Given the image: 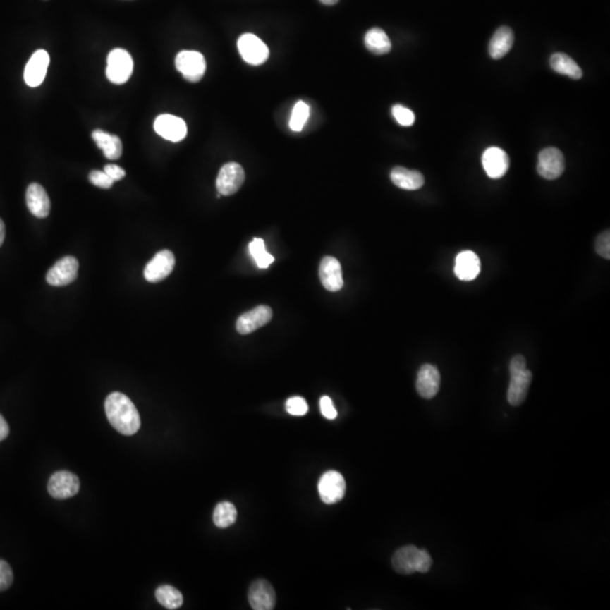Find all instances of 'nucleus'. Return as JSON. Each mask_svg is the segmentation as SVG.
Wrapping results in <instances>:
<instances>
[{"mask_svg": "<svg viewBox=\"0 0 610 610\" xmlns=\"http://www.w3.org/2000/svg\"><path fill=\"white\" fill-rule=\"evenodd\" d=\"M105 413L111 425L123 435H134L140 429V416L134 403L121 392H112L105 401Z\"/></svg>", "mask_w": 610, "mask_h": 610, "instance_id": "obj_1", "label": "nucleus"}, {"mask_svg": "<svg viewBox=\"0 0 610 610\" xmlns=\"http://www.w3.org/2000/svg\"><path fill=\"white\" fill-rule=\"evenodd\" d=\"M392 566L397 573L405 575L414 572L427 573L432 566V557L424 549H418L415 546H405L394 554Z\"/></svg>", "mask_w": 610, "mask_h": 610, "instance_id": "obj_2", "label": "nucleus"}, {"mask_svg": "<svg viewBox=\"0 0 610 610\" xmlns=\"http://www.w3.org/2000/svg\"><path fill=\"white\" fill-rule=\"evenodd\" d=\"M134 71V61L125 49H114L109 54L106 77L111 83L121 85L130 78Z\"/></svg>", "mask_w": 610, "mask_h": 610, "instance_id": "obj_3", "label": "nucleus"}, {"mask_svg": "<svg viewBox=\"0 0 610 610\" xmlns=\"http://www.w3.org/2000/svg\"><path fill=\"white\" fill-rule=\"evenodd\" d=\"M176 67L188 82L197 83L206 73V60L200 52L183 50L176 56Z\"/></svg>", "mask_w": 610, "mask_h": 610, "instance_id": "obj_4", "label": "nucleus"}, {"mask_svg": "<svg viewBox=\"0 0 610 610\" xmlns=\"http://www.w3.org/2000/svg\"><path fill=\"white\" fill-rule=\"evenodd\" d=\"M319 495L326 504H335L343 500L346 492V482L343 475L336 470H329L321 476L318 484Z\"/></svg>", "mask_w": 610, "mask_h": 610, "instance_id": "obj_5", "label": "nucleus"}, {"mask_svg": "<svg viewBox=\"0 0 610 610\" xmlns=\"http://www.w3.org/2000/svg\"><path fill=\"white\" fill-rule=\"evenodd\" d=\"M48 492L58 500L75 496L80 492V480L71 471H57L49 480Z\"/></svg>", "mask_w": 610, "mask_h": 610, "instance_id": "obj_6", "label": "nucleus"}, {"mask_svg": "<svg viewBox=\"0 0 610 610\" xmlns=\"http://www.w3.org/2000/svg\"><path fill=\"white\" fill-rule=\"evenodd\" d=\"M238 48L244 61L250 65H262L269 57L268 47L258 37L251 33L240 37Z\"/></svg>", "mask_w": 610, "mask_h": 610, "instance_id": "obj_7", "label": "nucleus"}, {"mask_svg": "<svg viewBox=\"0 0 610 610\" xmlns=\"http://www.w3.org/2000/svg\"><path fill=\"white\" fill-rule=\"evenodd\" d=\"M245 174L243 168L238 163L231 162L223 165L216 180V188L221 196L234 195L243 185Z\"/></svg>", "mask_w": 610, "mask_h": 610, "instance_id": "obj_8", "label": "nucleus"}, {"mask_svg": "<svg viewBox=\"0 0 610 610\" xmlns=\"http://www.w3.org/2000/svg\"><path fill=\"white\" fill-rule=\"evenodd\" d=\"M565 170V159L562 152L555 147L542 150L538 157L537 171L546 180H555L562 176Z\"/></svg>", "mask_w": 610, "mask_h": 610, "instance_id": "obj_9", "label": "nucleus"}, {"mask_svg": "<svg viewBox=\"0 0 610 610\" xmlns=\"http://www.w3.org/2000/svg\"><path fill=\"white\" fill-rule=\"evenodd\" d=\"M78 262L74 257H65L58 260L47 274V281L51 286H66L77 279Z\"/></svg>", "mask_w": 610, "mask_h": 610, "instance_id": "obj_10", "label": "nucleus"}, {"mask_svg": "<svg viewBox=\"0 0 610 610\" xmlns=\"http://www.w3.org/2000/svg\"><path fill=\"white\" fill-rule=\"evenodd\" d=\"M154 129L157 135L172 142H181L188 133L185 122L179 116L172 114H161L157 116L154 122Z\"/></svg>", "mask_w": 610, "mask_h": 610, "instance_id": "obj_11", "label": "nucleus"}, {"mask_svg": "<svg viewBox=\"0 0 610 610\" xmlns=\"http://www.w3.org/2000/svg\"><path fill=\"white\" fill-rule=\"evenodd\" d=\"M176 264V258L170 250H163L157 252L151 262L146 264L144 276L150 283H159L166 279Z\"/></svg>", "mask_w": 610, "mask_h": 610, "instance_id": "obj_12", "label": "nucleus"}, {"mask_svg": "<svg viewBox=\"0 0 610 610\" xmlns=\"http://www.w3.org/2000/svg\"><path fill=\"white\" fill-rule=\"evenodd\" d=\"M249 604L255 610H272L276 606V593L273 585L266 580H257L249 589Z\"/></svg>", "mask_w": 610, "mask_h": 610, "instance_id": "obj_13", "label": "nucleus"}, {"mask_svg": "<svg viewBox=\"0 0 610 610\" xmlns=\"http://www.w3.org/2000/svg\"><path fill=\"white\" fill-rule=\"evenodd\" d=\"M50 57L46 50H37L32 54L24 71V80L30 87H37L42 84L48 71Z\"/></svg>", "mask_w": 610, "mask_h": 610, "instance_id": "obj_14", "label": "nucleus"}, {"mask_svg": "<svg viewBox=\"0 0 610 610\" xmlns=\"http://www.w3.org/2000/svg\"><path fill=\"white\" fill-rule=\"evenodd\" d=\"M273 318V311L267 305H259L243 315L236 321V330L241 335H248L260 327L267 324Z\"/></svg>", "mask_w": 610, "mask_h": 610, "instance_id": "obj_15", "label": "nucleus"}, {"mask_svg": "<svg viewBox=\"0 0 610 610\" xmlns=\"http://www.w3.org/2000/svg\"><path fill=\"white\" fill-rule=\"evenodd\" d=\"M482 168L491 179L506 176L510 165L508 154L500 147H489L482 154Z\"/></svg>", "mask_w": 610, "mask_h": 610, "instance_id": "obj_16", "label": "nucleus"}, {"mask_svg": "<svg viewBox=\"0 0 610 610\" xmlns=\"http://www.w3.org/2000/svg\"><path fill=\"white\" fill-rule=\"evenodd\" d=\"M441 375L437 366L424 364L418 371L416 389L420 397L432 399L440 390Z\"/></svg>", "mask_w": 610, "mask_h": 610, "instance_id": "obj_17", "label": "nucleus"}, {"mask_svg": "<svg viewBox=\"0 0 610 610\" xmlns=\"http://www.w3.org/2000/svg\"><path fill=\"white\" fill-rule=\"evenodd\" d=\"M319 275L321 284L330 292H338L343 286L341 262L334 257H324L321 260Z\"/></svg>", "mask_w": 610, "mask_h": 610, "instance_id": "obj_18", "label": "nucleus"}, {"mask_svg": "<svg viewBox=\"0 0 610 610\" xmlns=\"http://www.w3.org/2000/svg\"><path fill=\"white\" fill-rule=\"evenodd\" d=\"M26 204L32 215H35L37 219H44L51 209L48 193L39 183H31L28 188Z\"/></svg>", "mask_w": 610, "mask_h": 610, "instance_id": "obj_19", "label": "nucleus"}, {"mask_svg": "<svg viewBox=\"0 0 610 610\" xmlns=\"http://www.w3.org/2000/svg\"><path fill=\"white\" fill-rule=\"evenodd\" d=\"M480 257L470 250L463 251L458 255L454 264V274L460 281H470L477 279L480 274Z\"/></svg>", "mask_w": 610, "mask_h": 610, "instance_id": "obj_20", "label": "nucleus"}, {"mask_svg": "<svg viewBox=\"0 0 610 610\" xmlns=\"http://www.w3.org/2000/svg\"><path fill=\"white\" fill-rule=\"evenodd\" d=\"M511 375V381L508 390V401L512 406H520L525 401L532 381V373L529 370Z\"/></svg>", "mask_w": 610, "mask_h": 610, "instance_id": "obj_21", "label": "nucleus"}, {"mask_svg": "<svg viewBox=\"0 0 610 610\" xmlns=\"http://www.w3.org/2000/svg\"><path fill=\"white\" fill-rule=\"evenodd\" d=\"M390 178L396 187L401 188L403 190H418L423 187L425 182L423 174L420 172L408 170L403 166H396L392 169Z\"/></svg>", "mask_w": 610, "mask_h": 610, "instance_id": "obj_22", "label": "nucleus"}, {"mask_svg": "<svg viewBox=\"0 0 610 610\" xmlns=\"http://www.w3.org/2000/svg\"><path fill=\"white\" fill-rule=\"evenodd\" d=\"M513 42V31L510 28L502 26L500 29H497L488 47L491 57L493 59H501L504 57L511 50Z\"/></svg>", "mask_w": 610, "mask_h": 610, "instance_id": "obj_23", "label": "nucleus"}, {"mask_svg": "<svg viewBox=\"0 0 610 610\" xmlns=\"http://www.w3.org/2000/svg\"><path fill=\"white\" fill-rule=\"evenodd\" d=\"M94 142L102 150L105 157L109 159H118L122 155V142L119 137L116 135L108 134L105 131L94 130L93 134Z\"/></svg>", "mask_w": 610, "mask_h": 610, "instance_id": "obj_24", "label": "nucleus"}, {"mask_svg": "<svg viewBox=\"0 0 610 610\" xmlns=\"http://www.w3.org/2000/svg\"><path fill=\"white\" fill-rule=\"evenodd\" d=\"M365 47L370 52L382 56V54H389L391 50V41L389 37L386 35L384 30L374 28V29L369 30L366 32L365 39H364Z\"/></svg>", "mask_w": 610, "mask_h": 610, "instance_id": "obj_25", "label": "nucleus"}, {"mask_svg": "<svg viewBox=\"0 0 610 610\" xmlns=\"http://www.w3.org/2000/svg\"><path fill=\"white\" fill-rule=\"evenodd\" d=\"M551 67L559 74L565 75L573 80H580L583 75L579 65L565 54H554L551 57Z\"/></svg>", "mask_w": 610, "mask_h": 610, "instance_id": "obj_26", "label": "nucleus"}, {"mask_svg": "<svg viewBox=\"0 0 610 610\" xmlns=\"http://www.w3.org/2000/svg\"><path fill=\"white\" fill-rule=\"evenodd\" d=\"M155 597H157V602L166 609H178L183 604V597H182L181 592L171 585H162V587H157Z\"/></svg>", "mask_w": 610, "mask_h": 610, "instance_id": "obj_27", "label": "nucleus"}, {"mask_svg": "<svg viewBox=\"0 0 610 610\" xmlns=\"http://www.w3.org/2000/svg\"><path fill=\"white\" fill-rule=\"evenodd\" d=\"M238 511L230 502H221L214 510L213 520L216 527L224 529L236 523Z\"/></svg>", "mask_w": 610, "mask_h": 610, "instance_id": "obj_28", "label": "nucleus"}, {"mask_svg": "<svg viewBox=\"0 0 610 610\" xmlns=\"http://www.w3.org/2000/svg\"><path fill=\"white\" fill-rule=\"evenodd\" d=\"M251 256L256 260L257 266L259 268L269 267V264H273L274 257L266 251L264 240L262 238H255L250 243Z\"/></svg>", "mask_w": 610, "mask_h": 610, "instance_id": "obj_29", "label": "nucleus"}, {"mask_svg": "<svg viewBox=\"0 0 610 610\" xmlns=\"http://www.w3.org/2000/svg\"><path fill=\"white\" fill-rule=\"evenodd\" d=\"M310 109L307 103L303 101H298L294 109L292 111V116L290 120V128L293 131H301L304 126L307 123V118H309Z\"/></svg>", "mask_w": 610, "mask_h": 610, "instance_id": "obj_30", "label": "nucleus"}, {"mask_svg": "<svg viewBox=\"0 0 610 610\" xmlns=\"http://www.w3.org/2000/svg\"><path fill=\"white\" fill-rule=\"evenodd\" d=\"M391 111L392 116L399 125L403 126V127L414 125L415 114L410 109L406 108L403 105L396 104L392 106Z\"/></svg>", "mask_w": 610, "mask_h": 610, "instance_id": "obj_31", "label": "nucleus"}, {"mask_svg": "<svg viewBox=\"0 0 610 610\" xmlns=\"http://www.w3.org/2000/svg\"><path fill=\"white\" fill-rule=\"evenodd\" d=\"M286 410L293 416H304L309 410V406L303 398L292 397L286 401Z\"/></svg>", "mask_w": 610, "mask_h": 610, "instance_id": "obj_32", "label": "nucleus"}, {"mask_svg": "<svg viewBox=\"0 0 610 610\" xmlns=\"http://www.w3.org/2000/svg\"><path fill=\"white\" fill-rule=\"evenodd\" d=\"M88 179L97 187L102 188V189H110L114 185V181L111 179L108 174L105 173L104 171H92Z\"/></svg>", "mask_w": 610, "mask_h": 610, "instance_id": "obj_33", "label": "nucleus"}, {"mask_svg": "<svg viewBox=\"0 0 610 610\" xmlns=\"http://www.w3.org/2000/svg\"><path fill=\"white\" fill-rule=\"evenodd\" d=\"M14 575L8 563L0 559V591H5L12 585Z\"/></svg>", "mask_w": 610, "mask_h": 610, "instance_id": "obj_34", "label": "nucleus"}, {"mask_svg": "<svg viewBox=\"0 0 610 610\" xmlns=\"http://www.w3.org/2000/svg\"><path fill=\"white\" fill-rule=\"evenodd\" d=\"M596 252L604 259L610 258V234L609 231H604L596 240Z\"/></svg>", "mask_w": 610, "mask_h": 610, "instance_id": "obj_35", "label": "nucleus"}, {"mask_svg": "<svg viewBox=\"0 0 610 610\" xmlns=\"http://www.w3.org/2000/svg\"><path fill=\"white\" fill-rule=\"evenodd\" d=\"M320 409L322 415L328 420H335L337 417V410L334 407L331 399L327 396H324L320 399Z\"/></svg>", "mask_w": 610, "mask_h": 610, "instance_id": "obj_36", "label": "nucleus"}, {"mask_svg": "<svg viewBox=\"0 0 610 610\" xmlns=\"http://www.w3.org/2000/svg\"><path fill=\"white\" fill-rule=\"evenodd\" d=\"M104 172L108 174L111 179L114 180V182L123 179L126 176L125 170L120 168V166H118V165L114 164L105 165Z\"/></svg>", "mask_w": 610, "mask_h": 610, "instance_id": "obj_37", "label": "nucleus"}, {"mask_svg": "<svg viewBox=\"0 0 610 610\" xmlns=\"http://www.w3.org/2000/svg\"><path fill=\"white\" fill-rule=\"evenodd\" d=\"M527 369V362L523 355H516L512 358L510 362V374L521 372L523 370Z\"/></svg>", "mask_w": 610, "mask_h": 610, "instance_id": "obj_38", "label": "nucleus"}, {"mask_svg": "<svg viewBox=\"0 0 610 610\" xmlns=\"http://www.w3.org/2000/svg\"><path fill=\"white\" fill-rule=\"evenodd\" d=\"M8 434H9L8 424H7V422H6V420H5V418H4L3 416H1V415H0V442H1V441L5 440V439H6V437H8Z\"/></svg>", "mask_w": 610, "mask_h": 610, "instance_id": "obj_39", "label": "nucleus"}, {"mask_svg": "<svg viewBox=\"0 0 610 610\" xmlns=\"http://www.w3.org/2000/svg\"><path fill=\"white\" fill-rule=\"evenodd\" d=\"M4 240H5V224H4L3 219H0V247H1Z\"/></svg>", "mask_w": 610, "mask_h": 610, "instance_id": "obj_40", "label": "nucleus"}, {"mask_svg": "<svg viewBox=\"0 0 610 610\" xmlns=\"http://www.w3.org/2000/svg\"><path fill=\"white\" fill-rule=\"evenodd\" d=\"M338 1H339V0H320V3L327 5V6H334V5H336Z\"/></svg>", "mask_w": 610, "mask_h": 610, "instance_id": "obj_41", "label": "nucleus"}]
</instances>
